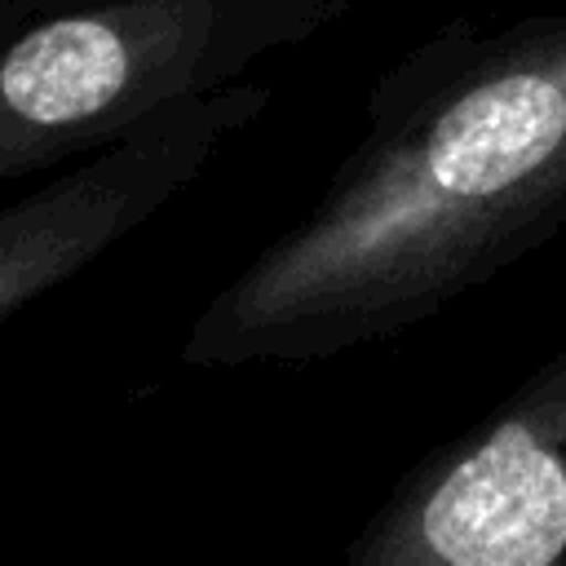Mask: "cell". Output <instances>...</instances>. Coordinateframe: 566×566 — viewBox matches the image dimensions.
I'll list each match as a JSON object with an SVG mask.
<instances>
[{
    "instance_id": "6da1fadb",
    "label": "cell",
    "mask_w": 566,
    "mask_h": 566,
    "mask_svg": "<svg viewBox=\"0 0 566 566\" xmlns=\"http://www.w3.org/2000/svg\"><path fill=\"white\" fill-rule=\"evenodd\" d=\"M566 226V4L451 18L389 62L323 190L190 318L181 363L301 367L394 340Z\"/></svg>"
},
{
    "instance_id": "7a4b0ae2",
    "label": "cell",
    "mask_w": 566,
    "mask_h": 566,
    "mask_svg": "<svg viewBox=\"0 0 566 566\" xmlns=\"http://www.w3.org/2000/svg\"><path fill=\"white\" fill-rule=\"evenodd\" d=\"M354 0H71L4 27L0 181L66 159L248 80L332 31Z\"/></svg>"
},
{
    "instance_id": "3957f363",
    "label": "cell",
    "mask_w": 566,
    "mask_h": 566,
    "mask_svg": "<svg viewBox=\"0 0 566 566\" xmlns=\"http://www.w3.org/2000/svg\"><path fill=\"white\" fill-rule=\"evenodd\" d=\"M349 566H566V345L420 451L345 544Z\"/></svg>"
},
{
    "instance_id": "277c9868",
    "label": "cell",
    "mask_w": 566,
    "mask_h": 566,
    "mask_svg": "<svg viewBox=\"0 0 566 566\" xmlns=\"http://www.w3.org/2000/svg\"><path fill=\"white\" fill-rule=\"evenodd\" d=\"M274 88L234 80L181 102L75 159L0 208V323L84 274L97 256L155 221L203 168L265 115Z\"/></svg>"
},
{
    "instance_id": "5b68a950",
    "label": "cell",
    "mask_w": 566,
    "mask_h": 566,
    "mask_svg": "<svg viewBox=\"0 0 566 566\" xmlns=\"http://www.w3.org/2000/svg\"><path fill=\"white\" fill-rule=\"evenodd\" d=\"M53 4H71V0H0V22L13 27V22H22L40 9H53Z\"/></svg>"
}]
</instances>
